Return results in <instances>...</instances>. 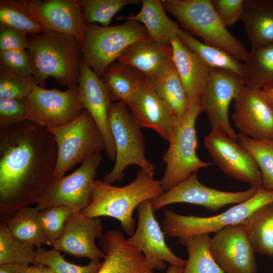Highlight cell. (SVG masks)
Listing matches in <instances>:
<instances>
[{"label": "cell", "mask_w": 273, "mask_h": 273, "mask_svg": "<svg viewBox=\"0 0 273 273\" xmlns=\"http://www.w3.org/2000/svg\"><path fill=\"white\" fill-rule=\"evenodd\" d=\"M245 85L243 77L231 71L210 68V76L200 103L211 128L223 131L237 141V134L231 126L229 108Z\"/></svg>", "instance_id": "obj_14"}, {"label": "cell", "mask_w": 273, "mask_h": 273, "mask_svg": "<svg viewBox=\"0 0 273 273\" xmlns=\"http://www.w3.org/2000/svg\"><path fill=\"white\" fill-rule=\"evenodd\" d=\"M240 20L251 49L273 43V0H244Z\"/></svg>", "instance_id": "obj_25"}, {"label": "cell", "mask_w": 273, "mask_h": 273, "mask_svg": "<svg viewBox=\"0 0 273 273\" xmlns=\"http://www.w3.org/2000/svg\"><path fill=\"white\" fill-rule=\"evenodd\" d=\"M166 12L172 15L187 32L201 37L204 42L219 48L243 62L249 52L227 30L211 0H162Z\"/></svg>", "instance_id": "obj_4"}, {"label": "cell", "mask_w": 273, "mask_h": 273, "mask_svg": "<svg viewBox=\"0 0 273 273\" xmlns=\"http://www.w3.org/2000/svg\"><path fill=\"white\" fill-rule=\"evenodd\" d=\"M232 119L240 133L258 141H273V109L259 91L244 85L234 99Z\"/></svg>", "instance_id": "obj_17"}, {"label": "cell", "mask_w": 273, "mask_h": 273, "mask_svg": "<svg viewBox=\"0 0 273 273\" xmlns=\"http://www.w3.org/2000/svg\"><path fill=\"white\" fill-rule=\"evenodd\" d=\"M28 34L12 27L0 25V51L27 50Z\"/></svg>", "instance_id": "obj_44"}, {"label": "cell", "mask_w": 273, "mask_h": 273, "mask_svg": "<svg viewBox=\"0 0 273 273\" xmlns=\"http://www.w3.org/2000/svg\"><path fill=\"white\" fill-rule=\"evenodd\" d=\"M108 121L115 146L116 158L114 167L104 176L103 181L109 185L122 181L125 169L132 164L138 165L154 177L156 166L146 157L142 127L128 106L121 102H112L108 110Z\"/></svg>", "instance_id": "obj_5"}, {"label": "cell", "mask_w": 273, "mask_h": 273, "mask_svg": "<svg viewBox=\"0 0 273 273\" xmlns=\"http://www.w3.org/2000/svg\"><path fill=\"white\" fill-rule=\"evenodd\" d=\"M243 64L245 86L258 91L273 87V43L251 49Z\"/></svg>", "instance_id": "obj_28"}, {"label": "cell", "mask_w": 273, "mask_h": 273, "mask_svg": "<svg viewBox=\"0 0 273 273\" xmlns=\"http://www.w3.org/2000/svg\"><path fill=\"white\" fill-rule=\"evenodd\" d=\"M184 267L177 264H170L166 273H183Z\"/></svg>", "instance_id": "obj_48"}, {"label": "cell", "mask_w": 273, "mask_h": 273, "mask_svg": "<svg viewBox=\"0 0 273 273\" xmlns=\"http://www.w3.org/2000/svg\"><path fill=\"white\" fill-rule=\"evenodd\" d=\"M150 81L176 119L181 120L187 113L190 103L174 66L160 79Z\"/></svg>", "instance_id": "obj_33"}, {"label": "cell", "mask_w": 273, "mask_h": 273, "mask_svg": "<svg viewBox=\"0 0 273 273\" xmlns=\"http://www.w3.org/2000/svg\"><path fill=\"white\" fill-rule=\"evenodd\" d=\"M27 38V50L34 62L39 86L45 88L50 77L67 88L78 85L83 56L81 46L73 37L44 31Z\"/></svg>", "instance_id": "obj_3"}, {"label": "cell", "mask_w": 273, "mask_h": 273, "mask_svg": "<svg viewBox=\"0 0 273 273\" xmlns=\"http://www.w3.org/2000/svg\"><path fill=\"white\" fill-rule=\"evenodd\" d=\"M27 273H55L50 267L42 265L33 264L29 266Z\"/></svg>", "instance_id": "obj_46"}, {"label": "cell", "mask_w": 273, "mask_h": 273, "mask_svg": "<svg viewBox=\"0 0 273 273\" xmlns=\"http://www.w3.org/2000/svg\"><path fill=\"white\" fill-rule=\"evenodd\" d=\"M117 61L135 68L151 81L161 78L174 65L171 47L150 38L138 41L129 46Z\"/></svg>", "instance_id": "obj_23"}, {"label": "cell", "mask_w": 273, "mask_h": 273, "mask_svg": "<svg viewBox=\"0 0 273 273\" xmlns=\"http://www.w3.org/2000/svg\"><path fill=\"white\" fill-rule=\"evenodd\" d=\"M26 115V106L24 100L0 99V130L27 120Z\"/></svg>", "instance_id": "obj_42"}, {"label": "cell", "mask_w": 273, "mask_h": 273, "mask_svg": "<svg viewBox=\"0 0 273 273\" xmlns=\"http://www.w3.org/2000/svg\"><path fill=\"white\" fill-rule=\"evenodd\" d=\"M24 101L26 119L47 128L68 123L84 109L78 85L65 90L36 85Z\"/></svg>", "instance_id": "obj_10"}, {"label": "cell", "mask_w": 273, "mask_h": 273, "mask_svg": "<svg viewBox=\"0 0 273 273\" xmlns=\"http://www.w3.org/2000/svg\"><path fill=\"white\" fill-rule=\"evenodd\" d=\"M219 19L226 27H230L241 19L244 0H211Z\"/></svg>", "instance_id": "obj_43"}, {"label": "cell", "mask_w": 273, "mask_h": 273, "mask_svg": "<svg viewBox=\"0 0 273 273\" xmlns=\"http://www.w3.org/2000/svg\"><path fill=\"white\" fill-rule=\"evenodd\" d=\"M259 94L273 109V87L260 90Z\"/></svg>", "instance_id": "obj_47"}, {"label": "cell", "mask_w": 273, "mask_h": 273, "mask_svg": "<svg viewBox=\"0 0 273 273\" xmlns=\"http://www.w3.org/2000/svg\"><path fill=\"white\" fill-rule=\"evenodd\" d=\"M100 217H90L80 211H74L65 222L63 231L53 248L78 258L90 260L105 257V254L96 245L97 238L104 235Z\"/></svg>", "instance_id": "obj_18"}, {"label": "cell", "mask_w": 273, "mask_h": 273, "mask_svg": "<svg viewBox=\"0 0 273 273\" xmlns=\"http://www.w3.org/2000/svg\"><path fill=\"white\" fill-rule=\"evenodd\" d=\"M197 172L193 173L185 180L169 190L151 200L154 211L167 205L185 203L204 207L216 212L229 204H240L253 197L258 188L251 187L248 190L236 192H225L208 187L198 179Z\"/></svg>", "instance_id": "obj_13"}, {"label": "cell", "mask_w": 273, "mask_h": 273, "mask_svg": "<svg viewBox=\"0 0 273 273\" xmlns=\"http://www.w3.org/2000/svg\"><path fill=\"white\" fill-rule=\"evenodd\" d=\"M164 192L160 180L141 169L133 181L122 187L94 180L91 201L80 212L90 217L107 216L115 218L120 221L123 231L131 236L135 231L134 210L142 202L153 199Z\"/></svg>", "instance_id": "obj_2"}, {"label": "cell", "mask_w": 273, "mask_h": 273, "mask_svg": "<svg viewBox=\"0 0 273 273\" xmlns=\"http://www.w3.org/2000/svg\"><path fill=\"white\" fill-rule=\"evenodd\" d=\"M0 25H6L28 35L44 29L30 5V0H1Z\"/></svg>", "instance_id": "obj_32"}, {"label": "cell", "mask_w": 273, "mask_h": 273, "mask_svg": "<svg viewBox=\"0 0 273 273\" xmlns=\"http://www.w3.org/2000/svg\"><path fill=\"white\" fill-rule=\"evenodd\" d=\"M177 36L184 45L199 56L210 68L231 71L242 77L243 63L229 53L202 42L184 29H179Z\"/></svg>", "instance_id": "obj_31"}, {"label": "cell", "mask_w": 273, "mask_h": 273, "mask_svg": "<svg viewBox=\"0 0 273 273\" xmlns=\"http://www.w3.org/2000/svg\"><path fill=\"white\" fill-rule=\"evenodd\" d=\"M140 12L135 15L119 17L118 20L130 19L141 23L149 38L159 43L171 46L172 39L177 36L180 29L177 23L166 14L162 1L142 0Z\"/></svg>", "instance_id": "obj_26"}, {"label": "cell", "mask_w": 273, "mask_h": 273, "mask_svg": "<svg viewBox=\"0 0 273 273\" xmlns=\"http://www.w3.org/2000/svg\"><path fill=\"white\" fill-rule=\"evenodd\" d=\"M1 66L21 76L34 75L35 66L27 50L0 51Z\"/></svg>", "instance_id": "obj_41"}, {"label": "cell", "mask_w": 273, "mask_h": 273, "mask_svg": "<svg viewBox=\"0 0 273 273\" xmlns=\"http://www.w3.org/2000/svg\"><path fill=\"white\" fill-rule=\"evenodd\" d=\"M101 160V154H97L72 173L51 180L37 200L36 207L40 210L59 205L74 211L84 209L91 201L92 184Z\"/></svg>", "instance_id": "obj_11"}, {"label": "cell", "mask_w": 273, "mask_h": 273, "mask_svg": "<svg viewBox=\"0 0 273 273\" xmlns=\"http://www.w3.org/2000/svg\"><path fill=\"white\" fill-rule=\"evenodd\" d=\"M100 79L112 102L127 105L147 78L133 66L117 60L108 67Z\"/></svg>", "instance_id": "obj_27"}, {"label": "cell", "mask_w": 273, "mask_h": 273, "mask_svg": "<svg viewBox=\"0 0 273 273\" xmlns=\"http://www.w3.org/2000/svg\"><path fill=\"white\" fill-rule=\"evenodd\" d=\"M211 254L224 273H256L255 252L241 224L228 226L215 233Z\"/></svg>", "instance_id": "obj_16"}, {"label": "cell", "mask_w": 273, "mask_h": 273, "mask_svg": "<svg viewBox=\"0 0 273 273\" xmlns=\"http://www.w3.org/2000/svg\"><path fill=\"white\" fill-rule=\"evenodd\" d=\"M34 247L15 239L5 222L0 223V265L33 263Z\"/></svg>", "instance_id": "obj_37"}, {"label": "cell", "mask_w": 273, "mask_h": 273, "mask_svg": "<svg viewBox=\"0 0 273 273\" xmlns=\"http://www.w3.org/2000/svg\"><path fill=\"white\" fill-rule=\"evenodd\" d=\"M30 5L44 31L71 36L81 46L86 25L81 0H30Z\"/></svg>", "instance_id": "obj_19"}, {"label": "cell", "mask_w": 273, "mask_h": 273, "mask_svg": "<svg viewBox=\"0 0 273 273\" xmlns=\"http://www.w3.org/2000/svg\"><path fill=\"white\" fill-rule=\"evenodd\" d=\"M173 62L190 104L200 102L209 79L210 68L178 36L171 41Z\"/></svg>", "instance_id": "obj_24"}, {"label": "cell", "mask_w": 273, "mask_h": 273, "mask_svg": "<svg viewBox=\"0 0 273 273\" xmlns=\"http://www.w3.org/2000/svg\"><path fill=\"white\" fill-rule=\"evenodd\" d=\"M241 224L255 253L273 257V202L256 209Z\"/></svg>", "instance_id": "obj_29"}, {"label": "cell", "mask_w": 273, "mask_h": 273, "mask_svg": "<svg viewBox=\"0 0 273 273\" xmlns=\"http://www.w3.org/2000/svg\"><path fill=\"white\" fill-rule=\"evenodd\" d=\"M140 0H81V9L86 23L98 22L109 26L113 16L128 5H137Z\"/></svg>", "instance_id": "obj_38"}, {"label": "cell", "mask_w": 273, "mask_h": 273, "mask_svg": "<svg viewBox=\"0 0 273 273\" xmlns=\"http://www.w3.org/2000/svg\"><path fill=\"white\" fill-rule=\"evenodd\" d=\"M40 210L27 206L16 212L5 222L13 236L20 242L38 248L45 244L38 220Z\"/></svg>", "instance_id": "obj_34"}, {"label": "cell", "mask_w": 273, "mask_h": 273, "mask_svg": "<svg viewBox=\"0 0 273 273\" xmlns=\"http://www.w3.org/2000/svg\"><path fill=\"white\" fill-rule=\"evenodd\" d=\"M102 263L99 260H93L86 265H76L66 261L60 251L54 248L48 250L40 247L35 251L32 263L47 266L55 273H97Z\"/></svg>", "instance_id": "obj_36"}, {"label": "cell", "mask_w": 273, "mask_h": 273, "mask_svg": "<svg viewBox=\"0 0 273 273\" xmlns=\"http://www.w3.org/2000/svg\"><path fill=\"white\" fill-rule=\"evenodd\" d=\"M29 266L26 264H6L0 265V273H27Z\"/></svg>", "instance_id": "obj_45"}, {"label": "cell", "mask_w": 273, "mask_h": 273, "mask_svg": "<svg viewBox=\"0 0 273 273\" xmlns=\"http://www.w3.org/2000/svg\"><path fill=\"white\" fill-rule=\"evenodd\" d=\"M125 20L124 23L111 26L86 23L81 44L83 60L100 78L127 47L149 38L141 23Z\"/></svg>", "instance_id": "obj_6"}, {"label": "cell", "mask_w": 273, "mask_h": 273, "mask_svg": "<svg viewBox=\"0 0 273 273\" xmlns=\"http://www.w3.org/2000/svg\"><path fill=\"white\" fill-rule=\"evenodd\" d=\"M47 129L54 135L58 150L51 180L61 178L76 164H82L105 150L102 134L85 109L68 123Z\"/></svg>", "instance_id": "obj_8"}, {"label": "cell", "mask_w": 273, "mask_h": 273, "mask_svg": "<svg viewBox=\"0 0 273 273\" xmlns=\"http://www.w3.org/2000/svg\"><path fill=\"white\" fill-rule=\"evenodd\" d=\"M204 145L214 163L226 175L251 187L261 188V174L253 157L223 131L211 128Z\"/></svg>", "instance_id": "obj_12"}, {"label": "cell", "mask_w": 273, "mask_h": 273, "mask_svg": "<svg viewBox=\"0 0 273 273\" xmlns=\"http://www.w3.org/2000/svg\"><path fill=\"white\" fill-rule=\"evenodd\" d=\"M74 212L71 208L59 205L40 210L38 220L45 244L54 246L61 236L66 221Z\"/></svg>", "instance_id": "obj_39"}, {"label": "cell", "mask_w": 273, "mask_h": 273, "mask_svg": "<svg viewBox=\"0 0 273 273\" xmlns=\"http://www.w3.org/2000/svg\"><path fill=\"white\" fill-rule=\"evenodd\" d=\"M36 85L34 76L19 75L0 66V99L24 100Z\"/></svg>", "instance_id": "obj_40"}, {"label": "cell", "mask_w": 273, "mask_h": 273, "mask_svg": "<svg viewBox=\"0 0 273 273\" xmlns=\"http://www.w3.org/2000/svg\"><path fill=\"white\" fill-rule=\"evenodd\" d=\"M211 239L208 233L178 238V242L185 247L188 254L183 273H224L211 254Z\"/></svg>", "instance_id": "obj_30"}, {"label": "cell", "mask_w": 273, "mask_h": 273, "mask_svg": "<svg viewBox=\"0 0 273 273\" xmlns=\"http://www.w3.org/2000/svg\"><path fill=\"white\" fill-rule=\"evenodd\" d=\"M57 146L46 128L25 120L0 130V219L36 204L51 180Z\"/></svg>", "instance_id": "obj_1"}, {"label": "cell", "mask_w": 273, "mask_h": 273, "mask_svg": "<svg viewBox=\"0 0 273 273\" xmlns=\"http://www.w3.org/2000/svg\"><path fill=\"white\" fill-rule=\"evenodd\" d=\"M141 127L150 128L169 141L179 122L147 78L127 105Z\"/></svg>", "instance_id": "obj_21"}, {"label": "cell", "mask_w": 273, "mask_h": 273, "mask_svg": "<svg viewBox=\"0 0 273 273\" xmlns=\"http://www.w3.org/2000/svg\"><path fill=\"white\" fill-rule=\"evenodd\" d=\"M138 223L134 233L127 242L142 252L153 269L162 270L164 262L184 267L187 260L175 255L166 245L165 234L156 219L151 200L142 202L136 207Z\"/></svg>", "instance_id": "obj_15"}, {"label": "cell", "mask_w": 273, "mask_h": 273, "mask_svg": "<svg viewBox=\"0 0 273 273\" xmlns=\"http://www.w3.org/2000/svg\"><path fill=\"white\" fill-rule=\"evenodd\" d=\"M84 109L90 114L100 129L107 156L115 160L116 149L108 121V110L112 102L100 77L83 61L78 83Z\"/></svg>", "instance_id": "obj_20"}, {"label": "cell", "mask_w": 273, "mask_h": 273, "mask_svg": "<svg viewBox=\"0 0 273 273\" xmlns=\"http://www.w3.org/2000/svg\"><path fill=\"white\" fill-rule=\"evenodd\" d=\"M237 140L253 157L261 174L263 189L273 191V141H258L239 133Z\"/></svg>", "instance_id": "obj_35"}, {"label": "cell", "mask_w": 273, "mask_h": 273, "mask_svg": "<svg viewBox=\"0 0 273 273\" xmlns=\"http://www.w3.org/2000/svg\"><path fill=\"white\" fill-rule=\"evenodd\" d=\"M202 112L200 102L190 104L187 113L177 123L168 141L169 146L162 157L166 169L160 180L164 192L185 180L199 169L213 164L202 161L196 153L198 144L196 121Z\"/></svg>", "instance_id": "obj_7"}, {"label": "cell", "mask_w": 273, "mask_h": 273, "mask_svg": "<svg viewBox=\"0 0 273 273\" xmlns=\"http://www.w3.org/2000/svg\"><path fill=\"white\" fill-rule=\"evenodd\" d=\"M100 244L106 256L97 273H154L142 252L128 243L121 232L108 231Z\"/></svg>", "instance_id": "obj_22"}, {"label": "cell", "mask_w": 273, "mask_h": 273, "mask_svg": "<svg viewBox=\"0 0 273 273\" xmlns=\"http://www.w3.org/2000/svg\"><path fill=\"white\" fill-rule=\"evenodd\" d=\"M271 202H273V191L259 188L256 194L249 199L215 216H185L165 209L162 230L168 237L178 238L215 233L228 226L241 223L256 209Z\"/></svg>", "instance_id": "obj_9"}]
</instances>
